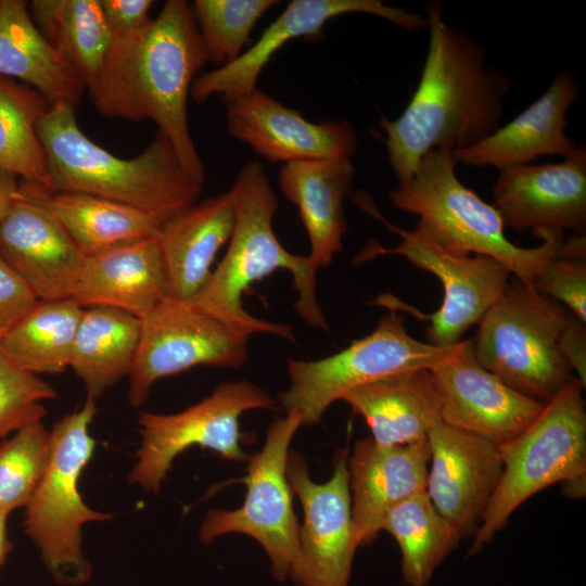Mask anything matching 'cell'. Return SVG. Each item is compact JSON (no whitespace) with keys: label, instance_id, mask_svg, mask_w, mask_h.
<instances>
[{"label":"cell","instance_id":"obj_1","mask_svg":"<svg viewBox=\"0 0 586 586\" xmlns=\"http://www.w3.org/2000/svg\"><path fill=\"white\" fill-rule=\"evenodd\" d=\"M425 12L429 46L418 87L396 119H379L397 184L429 152H457L494 133L511 88L508 76L488 64L485 47L445 22L440 1H429Z\"/></svg>","mask_w":586,"mask_h":586},{"label":"cell","instance_id":"obj_2","mask_svg":"<svg viewBox=\"0 0 586 586\" xmlns=\"http://www.w3.org/2000/svg\"><path fill=\"white\" fill-rule=\"evenodd\" d=\"M208 61L191 4L168 0L141 31L113 39L87 90L105 117L154 122L182 168L204 183V165L189 130L188 99Z\"/></svg>","mask_w":586,"mask_h":586},{"label":"cell","instance_id":"obj_3","mask_svg":"<svg viewBox=\"0 0 586 586\" xmlns=\"http://www.w3.org/2000/svg\"><path fill=\"white\" fill-rule=\"evenodd\" d=\"M237 195L235 221L228 249L207 283L189 301L200 310L243 330L294 341L291 324L252 316L242 294L256 281L286 269L298 293L294 310L309 326L328 330L316 296V271L308 256L290 253L278 240L272 221L278 200L259 161L245 164L232 187Z\"/></svg>","mask_w":586,"mask_h":586},{"label":"cell","instance_id":"obj_4","mask_svg":"<svg viewBox=\"0 0 586 586\" xmlns=\"http://www.w3.org/2000/svg\"><path fill=\"white\" fill-rule=\"evenodd\" d=\"M53 192L110 199L163 220L191 207L203 183L181 166L169 140L157 132L133 158H120L90 140L79 128L75 109L51 105L37 124Z\"/></svg>","mask_w":586,"mask_h":586},{"label":"cell","instance_id":"obj_5","mask_svg":"<svg viewBox=\"0 0 586 586\" xmlns=\"http://www.w3.org/2000/svg\"><path fill=\"white\" fill-rule=\"evenodd\" d=\"M457 165L454 152H429L410 179L391 190L388 200L395 208L417 216L415 227L444 249L489 256L518 280L533 283L545 264L560 254L564 231H534L544 240L535 247L513 244L505 235L498 211L460 181Z\"/></svg>","mask_w":586,"mask_h":586},{"label":"cell","instance_id":"obj_6","mask_svg":"<svg viewBox=\"0 0 586 586\" xmlns=\"http://www.w3.org/2000/svg\"><path fill=\"white\" fill-rule=\"evenodd\" d=\"M585 386L573 377L544 405L538 417L510 443L500 446L502 473L468 551L472 556L505 527L510 515L542 489L562 483L571 498L585 496Z\"/></svg>","mask_w":586,"mask_h":586},{"label":"cell","instance_id":"obj_7","mask_svg":"<svg viewBox=\"0 0 586 586\" xmlns=\"http://www.w3.org/2000/svg\"><path fill=\"white\" fill-rule=\"evenodd\" d=\"M95 413V400L87 397L79 409L55 422L44 473L25 507L24 531L60 585L90 581L92 568L82 551V526L113 518L88 507L78 491L79 476L94 451L89 426Z\"/></svg>","mask_w":586,"mask_h":586},{"label":"cell","instance_id":"obj_8","mask_svg":"<svg viewBox=\"0 0 586 586\" xmlns=\"http://www.w3.org/2000/svg\"><path fill=\"white\" fill-rule=\"evenodd\" d=\"M569 316L533 283L515 278L479 321L474 355L508 386L546 404L573 378L559 349Z\"/></svg>","mask_w":586,"mask_h":586},{"label":"cell","instance_id":"obj_9","mask_svg":"<svg viewBox=\"0 0 586 586\" xmlns=\"http://www.w3.org/2000/svg\"><path fill=\"white\" fill-rule=\"evenodd\" d=\"M354 201L368 214L382 221L402 240L394 247H383L370 241L355 257L360 264L382 255H399L416 268L436 276L443 288L441 307L424 315L391 293L379 295L373 304L390 310L411 313L430 322L425 329L428 343L438 347L454 346L498 300L509 283L510 270L498 260L485 255H464L448 251L416 227L399 228L386 220L365 194Z\"/></svg>","mask_w":586,"mask_h":586},{"label":"cell","instance_id":"obj_10","mask_svg":"<svg viewBox=\"0 0 586 586\" xmlns=\"http://www.w3.org/2000/svg\"><path fill=\"white\" fill-rule=\"evenodd\" d=\"M460 342L438 347L419 341L407 331L403 315L390 310L371 333L336 354L311 361L290 359V385L278 400L286 413L296 412L303 424L313 425L346 392L394 373L430 369L451 356Z\"/></svg>","mask_w":586,"mask_h":586},{"label":"cell","instance_id":"obj_11","mask_svg":"<svg viewBox=\"0 0 586 586\" xmlns=\"http://www.w3.org/2000/svg\"><path fill=\"white\" fill-rule=\"evenodd\" d=\"M303 418L288 412L272 422L259 453L249 459L243 505L235 510L212 509L203 520L199 537L209 544L220 535L242 533L257 540L271 561L279 582L290 575L298 556L300 527L286 477L289 447Z\"/></svg>","mask_w":586,"mask_h":586},{"label":"cell","instance_id":"obj_12","mask_svg":"<svg viewBox=\"0 0 586 586\" xmlns=\"http://www.w3.org/2000/svg\"><path fill=\"white\" fill-rule=\"evenodd\" d=\"M252 336L189 301L165 297L140 318L138 348L128 374L129 403L142 406L156 381L195 366L241 368Z\"/></svg>","mask_w":586,"mask_h":586},{"label":"cell","instance_id":"obj_13","mask_svg":"<svg viewBox=\"0 0 586 586\" xmlns=\"http://www.w3.org/2000/svg\"><path fill=\"white\" fill-rule=\"evenodd\" d=\"M253 409H277L276 402L257 385L228 381L200 403L171 415L142 412L141 445L129 483L158 493L175 458L198 445L228 460H245L239 419Z\"/></svg>","mask_w":586,"mask_h":586},{"label":"cell","instance_id":"obj_14","mask_svg":"<svg viewBox=\"0 0 586 586\" xmlns=\"http://www.w3.org/2000/svg\"><path fill=\"white\" fill-rule=\"evenodd\" d=\"M347 458L346 448L337 449L331 479L318 484L302 456H288L286 477L304 510L298 556L290 572L298 586H348L359 546L352 520Z\"/></svg>","mask_w":586,"mask_h":586},{"label":"cell","instance_id":"obj_15","mask_svg":"<svg viewBox=\"0 0 586 586\" xmlns=\"http://www.w3.org/2000/svg\"><path fill=\"white\" fill-rule=\"evenodd\" d=\"M50 192L20 181L0 220V255L39 301L71 300L86 257L51 211Z\"/></svg>","mask_w":586,"mask_h":586},{"label":"cell","instance_id":"obj_16","mask_svg":"<svg viewBox=\"0 0 586 586\" xmlns=\"http://www.w3.org/2000/svg\"><path fill=\"white\" fill-rule=\"evenodd\" d=\"M442 406V422L504 446L538 417L543 403L514 391L476 359L472 340L431 367Z\"/></svg>","mask_w":586,"mask_h":586},{"label":"cell","instance_id":"obj_17","mask_svg":"<svg viewBox=\"0 0 586 586\" xmlns=\"http://www.w3.org/2000/svg\"><path fill=\"white\" fill-rule=\"evenodd\" d=\"M349 13L375 15L407 31L428 26L424 16L380 0H292L235 61L199 75L190 97L202 103L215 94L227 100L253 91L260 73L282 46L297 38L319 39L328 21Z\"/></svg>","mask_w":586,"mask_h":586},{"label":"cell","instance_id":"obj_18","mask_svg":"<svg viewBox=\"0 0 586 586\" xmlns=\"http://www.w3.org/2000/svg\"><path fill=\"white\" fill-rule=\"evenodd\" d=\"M494 206L505 227L518 232L586 229V145L558 163L523 164L498 171Z\"/></svg>","mask_w":586,"mask_h":586},{"label":"cell","instance_id":"obj_19","mask_svg":"<svg viewBox=\"0 0 586 586\" xmlns=\"http://www.w3.org/2000/svg\"><path fill=\"white\" fill-rule=\"evenodd\" d=\"M224 103L230 136L270 163L351 157L357 149L349 122L311 123L258 88Z\"/></svg>","mask_w":586,"mask_h":586},{"label":"cell","instance_id":"obj_20","mask_svg":"<svg viewBox=\"0 0 586 586\" xmlns=\"http://www.w3.org/2000/svg\"><path fill=\"white\" fill-rule=\"evenodd\" d=\"M426 437L431 455L425 493L462 537L474 535L502 473L500 449L443 422Z\"/></svg>","mask_w":586,"mask_h":586},{"label":"cell","instance_id":"obj_21","mask_svg":"<svg viewBox=\"0 0 586 586\" xmlns=\"http://www.w3.org/2000/svg\"><path fill=\"white\" fill-rule=\"evenodd\" d=\"M428 437L405 445L357 441L347 458L352 520L358 546L370 544L387 512L425 492L430 463Z\"/></svg>","mask_w":586,"mask_h":586},{"label":"cell","instance_id":"obj_22","mask_svg":"<svg viewBox=\"0 0 586 586\" xmlns=\"http://www.w3.org/2000/svg\"><path fill=\"white\" fill-rule=\"evenodd\" d=\"M578 94L574 74L557 73L545 92L513 119L481 142L454 152L458 164L499 171L539 156H568L577 143L566 133V116Z\"/></svg>","mask_w":586,"mask_h":586},{"label":"cell","instance_id":"obj_23","mask_svg":"<svg viewBox=\"0 0 586 586\" xmlns=\"http://www.w3.org/2000/svg\"><path fill=\"white\" fill-rule=\"evenodd\" d=\"M235 209L237 195L230 188L162 222L156 239L170 297L191 301L207 283L218 251L232 234Z\"/></svg>","mask_w":586,"mask_h":586},{"label":"cell","instance_id":"obj_24","mask_svg":"<svg viewBox=\"0 0 586 586\" xmlns=\"http://www.w3.org/2000/svg\"><path fill=\"white\" fill-rule=\"evenodd\" d=\"M168 295L156 237L85 258L71 300L82 308L111 307L142 318Z\"/></svg>","mask_w":586,"mask_h":586},{"label":"cell","instance_id":"obj_25","mask_svg":"<svg viewBox=\"0 0 586 586\" xmlns=\"http://www.w3.org/2000/svg\"><path fill=\"white\" fill-rule=\"evenodd\" d=\"M354 176L351 157L291 162L279 171V188L298 208L310 244L308 257L317 270L343 251L347 230L343 202Z\"/></svg>","mask_w":586,"mask_h":586},{"label":"cell","instance_id":"obj_26","mask_svg":"<svg viewBox=\"0 0 586 586\" xmlns=\"http://www.w3.org/2000/svg\"><path fill=\"white\" fill-rule=\"evenodd\" d=\"M361 416L380 445L425 438L442 423V406L429 369L394 373L346 392L342 398Z\"/></svg>","mask_w":586,"mask_h":586},{"label":"cell","instance_id":"obj_27","mask_svg":"<svg viewBox=\"0 0 586 586\" xmlns=\"http://www.w3.org/2000/svg\"><path fill=\"white\" fill-rule=\"evenodd\" d=\"M0 76L16 78L51 105H79L86 86L42 36L23 0H0Z\"/></svg>","mask_w":586,"mask_h":586},{"label":"cell","instance_id":"obj_28","mask_svg":"<svg viewBox=\"0 0 586 586\" xmlns=\"http://www.w3.org/2000/svg\"><path fill=\"white\" fill-rule=\"evenodd\" d=\"M140 319L111 307L84 308L69 368L97 399L128 375L138 348Z\"/></svg>","mask_w":586,"mask_h":586},{"label":"cell","instance_id":"obj_29","mask_svg":"<svg viewBox=\"0 0 586 586\" xmlns=\"http://www.w3.org/2000/svg\"><path fill=\"white\" fill-rule=\"evenodd\" d=\"M48 204L85 257L156 237L164 221L138 207L86 193L50 192Z\"/></svg>","mask_w":586,"mask_h":586},{"label":"cell","instance_id":"obj_30","mask_svg":"<svg viewBox=\"0 0 586 586\" xmlns=\"http://www.w3.org/2000/svg\"><path fill=\"white\" fill-rule=\"evenodd\" d=\"M28 9L42 36L88 89L113 41L100 0H34Z\"/></svg>","mask_w":586,"mask_h":586},{"label":"cell","instance_id":"obj_31","mask_svg":"<svg viewBox=\"0 0 586 586\" xmlns=\"http://www.w3.org/2000/svg\"><path fill=\"white\" fill-rule=\"evenodd\" d=\"M82 310L72 300L39 301L0 335V352L35 375L61 373L69 367Z\"/></svg>","mask_w":586,"mask_h":586},{"label":"cell","instance_id":"obj_32","mask_svg":"<svg viewBox=\"0 0 586 586\" xmlns=\"http://www.w3.org/2000/svg\"><path fill=\"white\" fill-rule=\"evenodd\" d=\"M381 530L390 533L399 546L402 575L408 586H428L435 570L462 538L435 510L425 492L393 507Z\"/></svg>","mask_w":586,"mask_h":586},{"label":"cell","instance_id":"obj_33","mask_svg":"<svg viewBox=\"0 0 586 586\" xmlns=\"http://www.w3.org/2000/svg\"><path fill=\"white\" fill-rule=\"evenodd\" d=\"M34 88L0 76V168L53 192L37 124L50 109Z\"/></svg>","mask_w":586,"mask_h":586},{"label":"cell","instance_id":"obj_34","mask_svg":"<svg viewBox=\"0 0 586 586\" xmlns=\"http://www.w3.org/2000/svg\"><path fill=\"white\" fill-rule=\"evenodd\" d=\"M50 432L42 420L26 423L0 444V511L26 507L44 473Z\"/></svg>","mask_w":586,"mask_h":586},{"label":"cell","instance_id":"obj_35","mask_svg":"<svg viewBox=\"0 0 586 586\" xmlns=\"http://www.w3.org/2000/svg\"><path fill=\"white\" fill-rule=\"evenodd\" d=\"M276 0H195L192 11L209 61L221 67L235 61L257 21Z\"/></svg>","mask_w":586,"mask_h":586},{"label":"cell","instance_id":"obj_36","mask_svg":"<svg viewBox=\"0 0 586 586\" xmlns=\"http://www.w3.org/2000/svg\"><path fill=\"white\" fill-rule=\"evenodd\" d=\"M54 388L38 375L22 370L0 352V437L46 415L43 402L55 398Z\"/></svg>","mask_w":586,"mask_h":586},{"label":"cell","instance_id":"obj_37","mask_svg":"<svg viewBox=\"0 0 586 586\" xmlns=\"http://www.w3.org/2000/svg\"><path fill=\"white\" fill-rule=\"evenodd\" d=\"M533 285L542 294L564 304L575 318L586 322L585 258L552 257L536 275Z\"/></svg>","mask_w":586,"mask_h":586},{"label":"cell","instance_id":"obj_38","mask_svg":"<svg viewBox=\"0 0 586 586\" xmlns=\"http://www.w3.org/2000/svg\"><path fill=\"white\" fill-rule=\"evenodd\" d=\"M39 302L30 286L0 255V330L18 322Z\"/></svg>","mask_w":586,"mask_h":586},{"label":"cell","instance_id":"obj_39","mask_svg":"<svg viewBox=\"0 0 586 586\" xmlns=\"http://www.w3.org/2000/svg\"><path fill=\"white\" fill-rule=\"evenodd\" d=\"M112 38H124L141 31L152 18L151 0H100Z\"/></svg>","mask_w":586,"mask_h":586},{"label":"cell","instance_id":"obj_40","mask_svg":"<svg viewBox=\"0 0 586 586\" xmlns=\"http://www.w3.org/2000/svg\"><path fill=\"white\" fill-rule=\"evenodd\" d=\"M559 349L577 379L586 386V327L574 316H569L560 339Z\"/></svg>","mask_w":586,"mask_h":586},{"label":"cell","instance_id":"obj_41","mask_svg":"<svg viewBox=\"0 0 586 586\" xmlns=\"http://www.w3.org/2000/svg\"><path fill=\"white\" fill-rule=\"evenodd\" d=\"M20 180L0 168V220L8 213L17 193Z\"/></svg>","mask_w":586,"mask_h":586},{"label":"cell","instance_id":"obj_42","mask_svg":"<svg viewBox=\"0 0 586 586\" xmlns=\"http://www.w3.org/2000/svg\"><path fill=\"white\" fill-rule=\"evenodd\" d=\"M8 514L0 511V569L4 564L8 555L12 550V544L8 536Z\"/></svg>","mask_w":586,"mask_h":586},{"label":"cell","instance_id":"obj_43","mask_svg":"<svg viewBox=\"0 0 586 586\" xmlns=\"http://www.w3.org/2000/svg\"><path fill=\"white\" fill-rule=\"evenodd\" d=\"M3 332H4V331H1V330H0V335H1Z\"/></svg>","mask_w":586,"mask_h":586},{"label":"cell","instance_id":"obj_44","mask_svg":"<svg viewBox=\"0 0 586 586\" xmlns=\"http://www.w3.org/2000/svg\"><path fill=\"white\" fill-rule=\"evenodd\" d=\"M0 440H1V437H0Z\"/></svg>","mask_w":586,"mask_h":586}]
</instances>
